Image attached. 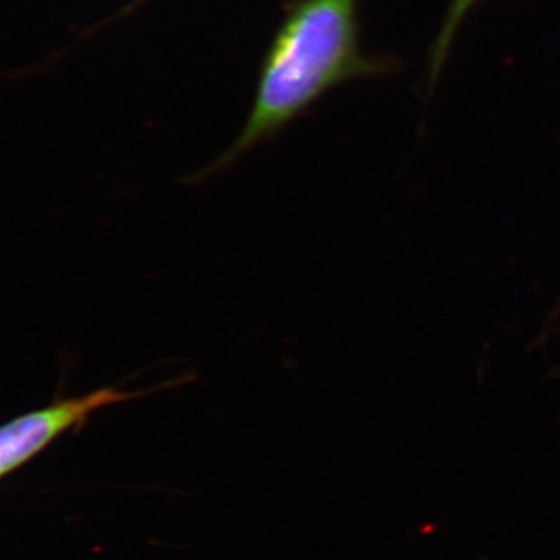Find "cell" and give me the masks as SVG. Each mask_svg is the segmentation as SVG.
<instances>
[{"label":"cell","mask_w":560,"mask_h":560,"mask_svg":"<svg viewBox=\"0 0 560 560\" xmlns=\"http://www.w3.org/2000/svg\"><path fill=\"white\" fill-rule=\"evenodd\" d=\"M360 2L283 0L282 20L261 57L248 119L223 153L184 179L187 186L230 171L342 84L397 72L396 58L364 54Z\"/></svg>","instance_id":"obj_1"},{"label":"cell","mask_w":560,"mask_h":560,"mask_svg":"<svg viewBox=\"0 0 560 560\" xmlns=\"http://www.w3.org/2000/svg\"><path fill=\"white\" fill-rule=\"evenodd\" d=\"M190 381H194V377L184 374L145 389L106 386L84 396L54 401L43 410L27 412L11 420L0 427V478L20 469L40 452L46 451L62 434L86 425L95 412L179 388Z\"/></svg>","instance_id":"obj_2"},{"label":"cell","mask_w":560,"mask_h":560,"mask_svg":"<svg viewBox=\"0 0 560 560\" xmlns=\"http://www.w3.org/2000/svg\"><path fill=\"white\" fill-rule=\"evenodd\" d=\"M480 2L481 0H451V3H448L444 21H442L440 32H438L429 54L427 79H429L430 91H433L434 84L440 79L441 70L444 69L445 61H447L448 55H451L453 43H455L460 25L464 24L470 11Z\"/></svg>","instance_id":"obj_3"},{"label":"cell","mask_w":560,"mask_h":560,"mask_svg":"<svg viewBox=\"0 0 560 560\" xmlns=\"http://www.w3.org/2000/svg\"><path fill=\"white\" fill-rule=\"evenodd\" d=\"M149 2V0H132V2L128 3L127 7H125L124 10H120L119 13L114 14L113 18L106 24H109V22H116L119 20H124V18L130 16L131 13H135L136 10H139L140 7L143 5V3Z\"/></svg>","instance_id":"obj_4"}]
</instances>
